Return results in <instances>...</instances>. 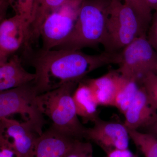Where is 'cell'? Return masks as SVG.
<instances>
[{
  "label": "cell",
  "instance_id": "15",
  "mask_svg": "<svg viewBox=\"0 0 157 157\" xmlns=\"http://www.w3.org/2000/svg\"><path fill=\"white\" fill-rule=\"evenodd\" d=\"M83 80L78 83L74 91L73 100L77 115L81 118L83 123L91 122L94 123L100 118L98 109L99 106L88 86Z\"/></svg>",
  "mask_w": 157,
  "mask_h": 157
},
{
  "label": "cell",
  "instance_id": "4",
  "mask_svg": "<svg viewBox=\"0 0 157 157\" xmlns=\"http://www.w3.org/2000/svg\"><path fill=\"white\" fill-rule=\"evenodd\" d=\"M147 27L131 7L121 0H111L107 21V52H117L145 33Z\"/></svg>",
  "mask_w": 157,
  "mask_h": 157
},
{
  "label": "cell",
  "instance_id": "9",
  "mask_svg": "<svg viewBox=\"0 0 157 157\" xmlns=\"http://www.w3.org/2000/svg\"><path fill=\"white\" fill-rule=\"evenodd\" d=\"M29 22L15 14L2 21L0 25V62L6 61L21 47H29Z\"/></svg>",
  "mask_w": 157,
  "mask_h": 157
},
{
  "label": "cell",
  "instance_id": "24",
  "mask_svg": "<svg viewBox=\"0 0 157 157\" xmlns=\"http://www.w3.org/2000/svg\"><path fill=\"white\" fill-rule=\"evenodd\" d=\"M151 21L147 38L153 48L157 52V11L155 12Z\"/></svg>",
  "mask_w": 157,
  "mask_h": 157
},
{
  "label": "cell",
  "instance_id": "11",
  "mask_svg": "<svg viewBox=\"0 0 157 157\" xmlns=\"http://www.w3.org/2000/svg\"><path fill=\"white\" fill-rule=\"evenodd\" d=\"M84 81L99 106L113 107L118 93L126 79L115 70H111L98 78Z\"/></svg>",
  "mask_w": 157,
  "mask_h": 157
},
{
  "label": "cell",
  "instance_id": "21",
  "mask_svg": "<svg viewBox=\"0 0 157 157\" xmlns=\"http://www.w3.org/2000/svg\"><path fill=\"white\" fill-rule=\"evenodd\" d=\"M15 14L20 15L30 23L35 0H9ZM29 23V24H30Z\"/></svg>",
  "mask_w": 157,
  "mask_h": 157
},
{
  "label": "cell",
  "instance_id": "19",
  "mask_svg": "<svg viewBox=\"0 0 157 157\" xmlns=\"http://www.w3.org/2000/svg\"><path fill=\"white\" fill-rule=\"evenodd\" d=\"M140 83L145 90L150 104L157 111V74L154 72L147 73Z\"/></svg>",
  "mask_w": 157,
  "mask_h": 157
},
{
  "label": "cell",
  "instance_id": "8",
  "mask_svg": "<svg viewBox=\"0 0 157 157\" xmlns=\"http://www.w3.org/2000/svg\"><path fill=\"white\" fill-rule=\"evenodd\" d=\"M94 126L87 128L85 139L97 144L105 154L116 149L128 148V129L124 124L99 118Z\"/></svg>",
  "mask_w": 157,
  "mask_h": 157
},
{
  "label": "cell",
  "instance_id": "7",
  "mask_svg": "<svg viewBox=\"0 0 157 157\" xmlns=\"http://www.w3.org/2000/svg\"><path fill=\"white\" fill-rule=\"evenodd\" d=\"M83 1L70 0L46 17L40 30L42 49H54L69 38L76 25Z\"/></svg>",
  "mask_w": 157,
  "mask_h": 157
},
{
  "label": "cell",
  "instance_id": "27",
  "mask_svg": "<svg viewBox=\"0 0 157 157\" xmlns=\"http://www.w3.org/2000/svg\"><path fill=\"white\" fill-rule=\"evenodd\" d=\"M146 2L152 10L157 11V0H146Z\"/></svg>",
  "mask_w": 157,
  "mask_h": 157
},
{
  "label": "cell",
  "instance_id": "26",
  "mask_svg": "<svg viewBox=\"0 0 157 157\" xmlns=\"http://www.w3.org/2000/svg\"><path fill=\"white\" fill-rule=\"evenodd\" d=\"M140 131L150 132L157 135V115L150 123Z\"/></svg>",
  "mask_w": 157,
  "mask_h": 157
},
{
  "label": "cell",
  "instance_id": "14",
  "mask_svg": "<svg viewBox=\"0 0 157 157\" xmlns=\"http://www.w3.org/2000/svg\"><path fill=\"white\" fill-rule=\"evenodd\" d=\"M36 77L35 73H29L24 68L17 55L0 62V92L28 84L34 81Z\"/></svg>",
  "mask_w": 157,
  "mask_h": 157
},
{
  "label": "cell",
  "instance_id": "20",
  "mask_svg": "<svg viewBox=\"0 0 157 157\" xmlns=\"http://www.w3.org/2000/svg\"><path fill=\"white\" fill-rule=\"evenodd\" d=\"M132 8L147 27L152 20L151 9L146 0H123Z\"/></svg>",
  "mask_w": 157,
  "mask_h": 157
},
{
  "label": "cell",
  "instance_id": "17",
  "mask_svg": "<svg viewBox=\"0 0 157 157\" xmlns=\"http://www.w3.org/2000/svg\"><path fill=\"white\" fill-rule=\"evenodd\" d=\"M130 139L144 157H157V135L128 130Z\"/></svg>",
  "mask_w": 157,
  "mask_h": 157
},
{
  "label": "cell",
  "instance_id": "16",
  "mask_svg": "<svg viewBox=\"0 0 157 157\" xmlns=\"http://www.w3.org/2000/svg\"><path fill=\"white\" fill-rule=\"evenodd\" d=\"M70 0H35L29 26V45L40 38V30L46 17Z\"/></svg>",
  "mask_w": 157,
  "mask_h": 157
},
{
  "label": "cell",
  "instance_id": "5",
  "mask_svg": "<svg viewBox=\"0 0 157 157\" xmlns=\"http://www.w3.org/2000/svg\"><path fill=\"white\" fill-rule=\"evenodd\" d=\"M38 95L33 81L0 92V119L19 114L41 135L46 121L38 105Z\"/></svg>",
  "mask_w": 157,
  "mask_h": 157
},
{
  "label": "cell",
  "instance_id": "18",
  "mask_svg": "<svg viewBox=\"0 0 157 157\" xmlns=\"http://www.w3.org/2000/svg\"><path fill=\"white\" fill-rule=\"evenodd\" d=\"M140 86L141 83L139 82L126 79L123 86L118 93L113 107H116L124 114L135 98Z\"/></svg>",
  "mask_w": 157,
  "mask_h": 157
},
{
  "label": "cell",
  "instance_id": "25",
  "mask_svg": "<svg viewBox=\"0 0 157 157\" xmlns=\"http://www.w3.org/2000/svg\"><path fill=\"white\" fill-rule=\"evenodd\" d=\"M106 155V157H138L128 148L114 150L107 153Z\"/></svg>",
  "mask_w": 157,
  "mask_h": 157
},
{
  "label": "cell",
  "instance_id": "22",
  "mask_svg": "<svg viewBox=\"0 0 157 157\" xmlns=\"http://www.w3.org/2000/svg\"><path fill=\"white\" fill-rule=\"evenodd\" d=\"M66 157H94L92 145L88 140L76 139Z\"/></svg>",
  "mask_w": 157,
  "mask_h": 157
},
{
  "label": "cell",
  "instance_id": "2",
  "mask_svg": "<svg viewBox=\"0 0 157 157\" xmlns=\"http://www.w3.org/2000/svg\"><path fill=\"white\" fill-rule=\"evenodd\" d=\"M78 84L69 82L39 94L37 101L41 112L51 122V127L74 139L83 140L87 128L78 119L73 98Z\"/></svg>",
  "mask_w": 157,
  "mask_h": 157
},
{
  "label": "cell",
  "instance_id": "3",
  "mask_svg": "<svg viewBox=\"0 0 157 157\" xmlns=\"http://www.w3.org/2000/svg\"><path fill=\"white\" fill-rule=\"evenodd\" d=\"M111 1L84 0L72 33L54 49L80 50L100 44L105 46L107 17Z\"/></svg>",
  "mask_w": 157,
  "mask_h": 157
},
{
  "label": "cell",
  "instance_id": "10",
  "mask_svg": "<svg viewBox=\"0 0 157 157\" xmlns=\"http://www.w3.org/2000/svg\"><path fill=\"white\" fill-rule=\"evenodd\" d=\"M0 135L11 140L21 157H31L40 136L28 123L8 117L0 119Z\"/></svg>",
  "mask_w": 157,
  "mask_h": 157
},
{
  "label": "cell",
  "instance_id": "13",
  "mask_svg": "<svg viewBox=\"0 0 157 157\" xmlns=\"http://www.w3.org/2000/svg\"><path fill=\"white\" fill-rule=\"evenodd\" d=\"M125 126L128 130H142L157 115L151 107L145 90L141 84L140 89L123 114Z\"/></svg>",
  "mask_w": 157,
  "mask_h": 157
},
{
  "label": "cell",
  "instance_id": "28",
  "mask_svg": "<svg viewBox=\"0 0 157 157\" xmlns=\"http://www.w3.org/2000/svg\"><path fill=\"white\" fill-rule=\"evenodd\" d=\"M155 73L157 74V65L156 67L155 70Z\"/></svg>",
  "mask_w": 157,
  "mask_h": 157
},
{
  "label": "cell",
  "instance_id": "23",
  "mask_svg": "<svg viewBox=\"0 0 157 157\" xmlns=\"http://www.w3.org/2000/svg\"><path fill=\"white\" fill-rule=\"evenodd\" d=\"M0 157H21L11 140L1 135Z\"/></svg>",
  "mask_w": 157,
  "mask_h": 157
},
{
  "label": "cell",
  "instance_id": "6",
  "mask_svg": "<svg viewBox=\"0 0 157 157\" xmlns=\"http://www.w3.org/2000/svg\"><path fill=\"white\" fill-rule=\"evenodd\" d=\"M117 72L128 80L140 83L150 72H154L157 65V52L144 34L124 47L120 52Z\"/></svg>",
  "mask_w": 157,
  "mask_h": 157
},
{
  "label": "cell",
  "instance_id": "12",
  "mask_svg": "<svg viewBox=\"0 0 157 157\" xmlns=\"http://www.w3.org/2000/svg\"><path fill=\"white\" fill-rule=\"evenodd\" d=\"M76 140L50 127L38 137L31 157H66Z\"/></svg>",
  "mask_w": 157,
  "mask_h": 157
},
{
  "label": "cell",
  "instance_id": "1",
  "mask_svg": "<svg viewBox=\"0 0 157 157\" xmlns=\"http://www.w3.org/2000/svg\"><path fill=\"white\" fill-rule=\"evenodd\" d=\"M32 56L36 75L33 83L39 94L69 82L79 83L94 70L120 61V52H107L91 55L80 50L42 48Z\"/></svg>",
  "mask_w": 157,
  "mask_h": 157
}]
</instances>
